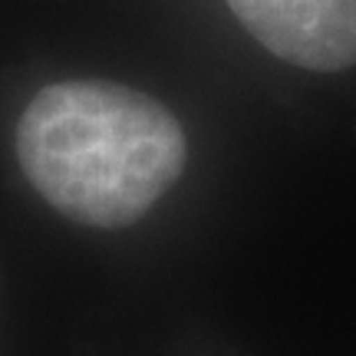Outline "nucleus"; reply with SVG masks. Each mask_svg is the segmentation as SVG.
I'll return each mask as SVG.
<instances>
[{"mask_svg": "<svg viewBox=\"0 0 356 356\" xmlns=\"http://www.w3.org/2000/svg\"><path fill=\"white\" fill-rule=\"evenodd\" d=\"M17 159L60 215L122 228L178 181L188 145L159 99L106 79H70L30 99L17 122Z\"/></svg>", "mask_w": 356, "mask_h": 356, "instance_id": "1", "label": "nucleus"}, {"mask_svg": "<svg viewBox=\"0 0 356 356\" xmlns=\"http://www.w3.org/2000/svg\"><path fill=\"white\" fill-rule=\"evenodd\" d=\"M267 50L304 70L356 63V0H225Z\"/></svg>", "mask_w": 356, "mask_h": 356, "instance_id": "2", "label": "nucleus"}]
</instances>
